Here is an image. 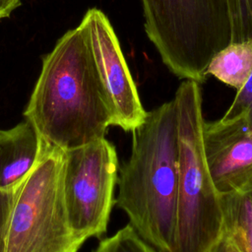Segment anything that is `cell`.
I'll list each match as a JSON object with an SVG mask.
<instances>
[{
  "instance_id": "obj_1",
  "label": "cell",
  "mask_w": 252,
  "mask_h": 252,
  "mask_svg": "<svg viewBox=\"0 0 252 252\" xmlns=\"http://www.w3.org/2000/svg\"><path fill=\"white\" fill-rule=\"evenodd\" d=\"M24 115L47 143L64 151L103 138L112 126L109 102L81 24L43 57Z\"/></svg>"
},
{
  "instance_id": "obj_2",
  "label": "cell",
  "mask_w": 252,
  "mask_h": 252,
  "mask_svg": "<svg viewBox=\"0 0 252 252\" xmlns=\"http://www.w3.org/2000/svg\"><path fill=\"white\" fill-rule=\"evenodd\" d=\"M116 206L138 234L160 252L174 246L178 132L174 99L148 111L132 131L128 159L119 167Z\"/></svg>"
},
{
  "instance_id": "obj_3",
  "label": "cell",
  "mask_w": 252,
  "mask_h": 252,
  "mask_svg": "<svg viewBox=\"0 0 252 252\" xmlns=\"http://www.w3.org/2000/svg\"><path fill=\"white\" fill-rule=\"evenodd\" d=\"M177 113L178 187L172 252H207L223 232L221 195L212 180L203 147L200 84L185 80L173 97Z\"/></svg>"
},
{
  "instance_id": "obj_4",
  "label": "cell",
  "mask_w": 252,
  "mask_h": 252,
  "mask_svg": "<svg viewBox=\"0 0 252 252\" xmlns=\"http://www.w3.org/2000/svg\"><path fill=\"white\" fill-rule=\"evenodd\" d=\"M145 30L176 76L199 84L217 52L232 42L228 0H142Z\"/></svg>"
},
{
  "instance_id": "obj_5",
  "label": "cell",
  "mask_w": 252,
  "mask_h": 252,
  "mask_svg": "<svg viewBox=\"0 0 252 252\" xmlns=\"http://www.w3.org/2000/svg\"><path fill=\"white\" fill-rule=\"evenodd\" d=\"M64 153L45 141L33 167L16 186L4 252H78L85 242L72 229L65 207Z\"/></svg>"
},
{
  "instance_id": "obj_6",
  "label": "cell",
  "mask_w": 252,
  "mask_h": 252,
  "mask_svg": "<svg viewBox=\"0 0 252 252\" xmlns=\"http://www.w3.org/2000/svg\"><path fill=\"white\" fill-rule=\"evenodd\" d=\"M62 187L73 231L85 241L107 230L118 177L115 146L104 137L63 150Z\"/></svg>"
},
{
  "instance_id": "obj_7",
  "label": "cell",
  "mask_w": 252,
  "mask_h": 252,
  "mask_svg": "<svg viewBox=\"0 0 252 252\" xmlns=\"http://www.w3.org/2000/svg\"><path fill=\"white\" fill-rule=\"evenodd\" d=\"M85 28L112 116V126L132 132L146 119L136 84L116 33L103 12L93 8L85 14Z\"/></svg>"
},
{
  "instance_id": "obj_8",
  "label": "cell",
  "mask_w": 252,
  "mask_h": 252,
  "mask_svg": "<svg viewBox=\"0 0 252 252\" xmlns=\"http://www.w3.org/2000/svg\"><path fill=\"white\" fill-rule=\"evenodd\" d=\"M206 162L218 192L242 189L252 178V126L245 115L204 121Z\"/></svg>"
},
{
  "instance_id": "obj_9",
  "label": "cell",
  "mask_w": 252,
  "mask_h": 252,
  "mask_svg": "<svg viewBox=\"0 0 252 252\" xmlns=\"http://www.w3.org/2000/svg\"><path fill=\"white\" fill-rule=\"evenodd\" d=\"M45 140L25 120L8 130H0V189H14L38 159Z\"/></svg>"
},
{
  "instance_id": "obj_10",
  "label": "cell",
  "mask_w": 252,
  "mask_h": 252,
  "mask_svg": "<svg viewBox=\"0 0 252 252\" xmlns=\"http://www.w3.org/2000/svg\"><path fill=\"white\" fill-rule=\"evenodd\" d=\"M223 232L240 252H252V178L240 190L221 196Z\"/></svg>"
},
{
  "instance_id": "obj_11",
  "label": "cell",
  "mask_w": 252,
  "mask_h": 252,
  "mask_svg": "<svg viewBox=\"0 0 252 252\" xmlns=\"http://www.w3.org/2000/svg\"><path fill=\"white\" fill-rule=\"evenodd\" d=\"M206 73L239 90L252 74V40L231 42L217 52Z\"/></svg>"
},
{
  "instance_id": "obj_12",
  "label": "cell",
  "mask_w": 252,
  "mask_h": 252,
  "mask_svg": "<svg viewBox=\"0 0 252 252\" xmlns=\"http://www.w3.org/2000/svg\"><path fill=\"white\" fill-rule=\"evenodd\" d=\"M93 252H160L143 239L129 223L99 241Z\"/></svg>"
},
{
  "instance_id": "obj_13",
  "label": "cell",
  "mask_w": 252,
  "mask_h": 252,
  "mask_svg": "<svg viewBox=\"0 0 252 252\" xmlns=\"http://www.w3.org/2000/svg\"><path fill=\"white\" fill-rule=\"evenodd\" d=\"M232 42L252 40V0H228Z\"/></svg>"
},
{
  "instance_id": "obj_14",
  "label": "cell",
  "mask_w": 252,
  "mask_h": 252,
  "mask_svg": "<svg viewBox=\"0 0 252 252\" xmlns=\"http://www.w3.org/2000/svg\"><path fill=\"white\" fill-rule=\"evenodd\" d=\"M238 115H245L252 126V74L245 84L237 90L236 95L222 119H230Z\"/></svg>"
},
{
  "instance_id": "obj_15",
  "label": "cell",
  "mask_w": 252,
  "mask_h": 252,
  "mask_svg": "<svg viewBox=\"0 0 252 252\" xmlns=\"http://www.w3.org/2000/svg\"><path fill=\"white\" fill-rule=\"evenodd\" d=\"M15 188L9 190L0 189V252H4L5 233L13 204Z\"/></svg>"
},
{
  "instance_id": "obj_16",
  "label": "cell",
  "mask_w": 252,
  "mask_h": 252,
  "mask_svg": "<svg viewBox=\"0 0 252 252\" xmlns=\"http://www.w3.org/2000/svg\"><path fill=\"white\" fill-rule=\"evenodd\" d=\"M207 252H240L232 240L222 232L221 236L209 248Z\"/></svg>"
},
{
  "instance_id": "obj_17",
  "label": "cell",
  "mask_w": 252,
  "mask_h": 252,
  "mask_svg": "<svg viewBox=\"0 0 252 252\" xmlns=\"http://www.w3.org/2000/svg\"><path fill=\"white\" fill-rule=\"evenodd\" d=\"M20 5V0H0V18L8 17Z\"/></svg>"
}]
</instances>
